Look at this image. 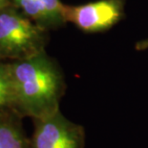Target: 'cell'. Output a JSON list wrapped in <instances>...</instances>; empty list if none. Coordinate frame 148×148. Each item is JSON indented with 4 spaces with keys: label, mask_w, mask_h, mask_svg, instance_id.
I'll use <instances>...</instances> for the list:
<instances>
[{
    "label": "cell",
    "mask_w": 148,
    "mask_h": 148,
    "mask_svg": "<svg viewBox=\"0 0 148 148\" xmlns=\"http://www.w3.org/2000/svg\"><path fill=\"white\" fill-rule=\"evenodd\" d=\"M15 113L21 117L38 118L59 110L65 92L60 67L45 51L10 63Z\"/></svg>",
    "instance_id": "obj_1"
},
{
    "label": "cell",
    "mask_w": 148,
    "mask_h": 148,
    "mask_svg": "<svg viewBox=\"0 0 148 148\" xmlns=\"http://www.w3.org/2000/svg\"><path fill=\"white\" fill-rule=\"evenodd\" d=\"M47 30L14 9L0 10V58L18 61L45 51Z\"/></svg>",
    "instance_id": "obj_2"
},
{
    "label": "cell",
    "mask_w": 148,
    "mask_h": 148,
    "mask_svg": "<svg viewBox=\"0 0 148 148\" xmlns=\"http://www.w3.org/2000/svg\"><path fill=\"white\" fill-rule=\"evenodd\" d=\"M31 148H84L83 126L69 120L60 110L34 118Z\"/></svg>",
    "instance_id": "obj_3"
},
{
    "label": "cell",
    "mask_w": 148,
    "mask_h": 148,
    "mask_svg": "<svg viewBox=\"0 0 148 148\" xmlns=\"http://www.w3.org/2000/svg\"><path fill=\"white\" fill-rule=\"evenodd\" d=\"M124 15V0H97L77 6L64 5L65 22H72L87 33L110 29Z\"/></svg>",
    "instance_id": "obj_4"
},
{
    "label": "cell",
    "mask_w": 148,
    "mask_h": 148,
    "mask_svg": "<svg viewBox=\"0 0 148 148\" xmlns=\"http://www.w3.org/2000/svg\"><path fill=\"white\" fill-rule=\"evenodd\" d=\"M0 148H31V140L16 113L0 114Z\"/></svg>",
    "instance_id": "obj_5"
},
{
    "label": "cell",
    "mask_w": 148,
    "mask_h": 148,
    "mask_svg": "<svg viewBox=\"0 0 148 148\" xmlns=\"http://www.w3.org/2000/svg\"><path fill=\"white\" fill-rule=\"evenodd\" d=\"M15 98L10 63H0V114L15 113Z\"/></svg>",
    "instance_id": "obj_6"
},
{
    "label": "cell",
    "mask_w": 148,
    "mask_h": 148,
    "mask_svg": "<svg viewBox=\"0 0 148 148\" xmlns=\"http://www.w3.org/2000/svg\"><path fill=\"white\" fill-rule=\"evenodd\" d=\"M12 1L26 17L39 24L40 26L49 29L47 17L40 0H12Z\"/></svg>",
    "instance_id": "obj_7"
},
{
    "label": "cell",
    "mask_w": 148,
    "mask_h": 148,
    "mask_svg": "<svg viewBox=\"0 0 148 148\" xmlns=\"http://www.w3.org/2000/svg\"><path fill=\"white\" fill-rule=\"evenodd\" d=\"M40 2L46 14L48 28L58 27L65 23L64 4H62L60 0H40Z\"/></svg>",
    "instance_id": "obj_8"
},
{
    "label": "cell",
    "mask_w": 148,
    "mask_h": 148,
    "mask_svg": "<svg viewBox=\"0 0 148 148\" xmlns=\"http://www.w3.org/2000/svg\"><path fill=\"white\" fill-rule=\"evenodd\" d=\"M136 49L138 50V51H140V50L148 49V39L143 40H140V42H137V44H136Z\"/></svg>",
    "instance_id": "obj_9"
},
{
    "label": "cell",
    "mask_w": 148,
    "mask_h": 148,
    "mask_svg": "<svg viewBox=\"0 0 148 148\" xmlns=\"http://www.w3.org/2000/svg\"><path fill=\"white\" fill-rule=\"evenodd\" d=\"M8 0H0V8H2V7H4L5 4L7 3Z\"/></svg>",
    "instance_id": "obj_10"
}]
</instances>
